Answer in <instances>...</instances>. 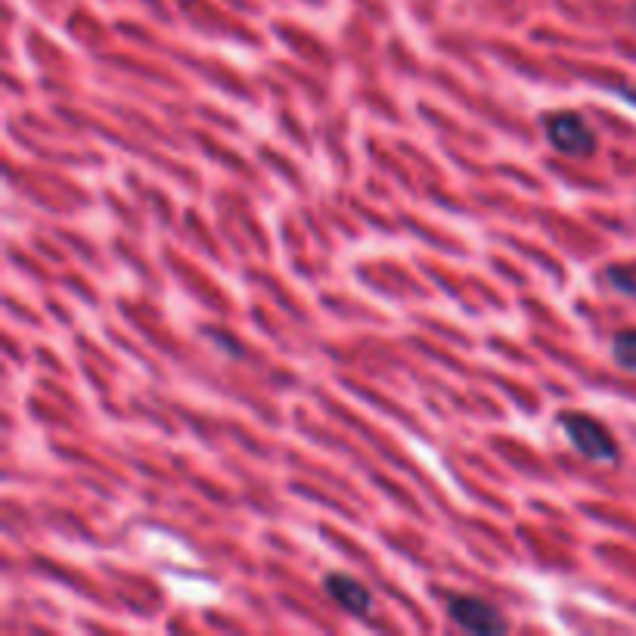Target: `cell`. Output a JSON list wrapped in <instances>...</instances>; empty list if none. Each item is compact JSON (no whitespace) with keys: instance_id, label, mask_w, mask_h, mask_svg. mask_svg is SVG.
<instances>
[{"instance_id":"cell-1","label":"cell","mask_w":636,"mask_h":636,"mask_svg":"<svg viewBox=\"0 0 636 636\" xmlns=\"http://www.w3.org/2000/svg\"><path fill=\"white\" fill-rule=\"evenodd\" d=\"M544 134L549 147L562 155H568V159H590L599 147L596 131L587 124V119L577 112H565V109L544 115Z\"/></svg>"},{"instance_id":"cell-2","label":"cell","mask_w":636,"mask_h":636,"mask_svg":"<svg viewBox=\"0 0 636 636\" xmlns=\"http://www.w3.org/2000/svg\"><path fill=\"white\" fill-rule=\"evenodd\" d=\"M559 425L565 428V438L572 441L577 454L593 463H615L618 460V441L606 425L584 413H562Z\"/></svg>"},{"instance_id":"cell-3","label":"cell","mask_w":636,"mask_h":636,"mask_svg":"<svg viewBox=\"0 0 636 636\" xmlns=\"http://www.w3.org/2000/svg\"><path fill=\"white\" fill-rule=\"evenodd\" d=\"M447 615L456 627L470 630V634L497 636L509 630V622L503 618L497 606H491L482 596H451L447 599Z\"/></svg>"},{"instance_id":"cell-4","label":"cell","mask_w":636,"mask_h":636,"mask_svg":"<svg viewBox=\"0 0 636 636\" xmlns=\"http://www.w3.org/2000/svg\"><path fill=\"white\" fill-rule=\"evenodd\" d=\"M323 590L330 593V599L339 603L342 608H349L351 615L364 618L370 606H373V593L366 590L361 581H354L349 575H326L323 581Z\"/></svg>"},{"instance_id":"cell-5","label":"cell","mask_w":636,"mask_h":636,"mask_svg":"<svg viewBox=\"0 0 636 636\" xmlns=\"http://www.w3.org/2000/svg\"><path fill=\"white\" fill-rule=\"evenodd\" d=\"M612 357L622 370L636 373V330H622L612 339Z\"/></svg>"}]
</instances>
